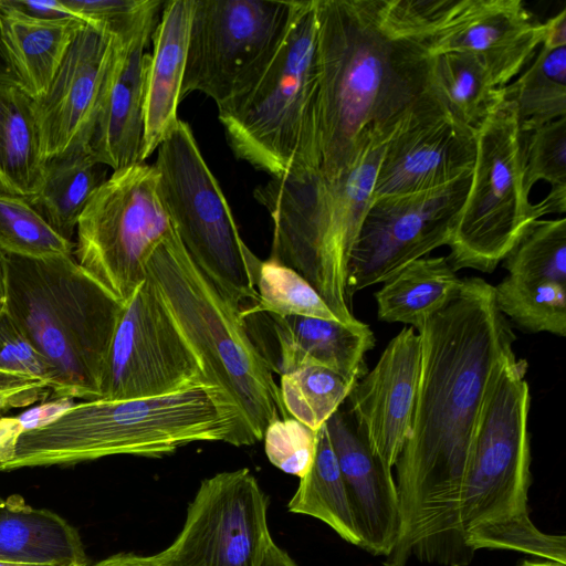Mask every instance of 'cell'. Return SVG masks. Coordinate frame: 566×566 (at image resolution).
<instances>
[{
  "label": "cell",
  "mask_w": 566,
  "mask_h": 566,
  "mask_svg": "<svg viewBox=\"0 0 566 566\" xmlns=\"http://www.w3.org/2000/svg\"><path fill=\"white\" fill-rule=\"evenodd\" d=\"M420 370L410 431L395 464L401 534L384 566L411 554L444 565L473 555L459 521L469 454L489 390L515 357V335L493 285L467 277L460 294L417 331Z\"/></svg>",
  "instance_id": "cell-1"
},
{
  "label": "cell",
  "mask_w": 566,
  "mask_h": 566,
  "mask_svg": "<svg viewBox=\"0 0 566 566\" xmlns=\"http://www.w3.org/2000/svg\"><path fill=\"white\" fill-rule=\"evenodd\" d=\"M315 15L318 172L332 179L405 125L447 107L431 83L427 44L387 30L379 0H315Z\"/></svg>",
  "instance_id": "cell-2"
},
{
  "label": "cell",
  "mask_w": 566,
  "mask_h": 566,
  "mask_svg": "<svg viewBox=\"0 0 566 566\" xmlns=\"http://www.w3.org/2000/svg\"><path fill=\"white\" fill-rule=\"evenodd\" d=\"M198 441L256 443L237 405L211 382L166 396L74 403L24 430L0 470L70 465L117 454L159 458Z\"/></svg>",
  "instance_id": "cell-3"
},
{
  "label": "cell",
  "mask_w": 566,
  "mask_h": 566,
  "mask_svg": "<svg viewBox=\"0 0 566 566\" xmlns=\"http://www.w3.org/2000/svg\"><path fill=\"white\" fill-rule=\"evenodd\" d=\"M4 311L50 365L57 399H101L104 367L124 304L70 255L2 253Z\"/></svg>",
  "instance_id": "cell-4"
},
{
  "label": "cell",
  "mask_w": 566,
  "mask_h": 566,
  "mask_svg": "<svg viewBox=\"0 0 566 566\" xmlns=\"http://www.w3.org/2000/svg\"><path fill=\"white\" fill-rule=\"evenodd\" d=\"M384 149L385 145L370 149L336 178L317 170L270 178L253 192L273 223L269 259L300 273L345 324L358 321L347 290L348 265Z\"/></svg>",
  "instance_id": "cell-5"
},
{
  "label": "cell",
  "mask_w": 566,
  "mask_h": 566,
  "mask_svg": "<svg viewBox=\"0 0 566 566\" xmlns=\"http://www.w3.org/2000/svg\"><path fill=\"white\" fill-rule=\"evenodd\" d=\"M146 272L208 380L233 400L256 442L271 422L291 417L241 310L198 268L175 230L155 249Z\"/></svg>",
  "instance_id": "cell-6"
},
{
  "label": "cell",
  "mask_w": 566,
  "mask_h": 566,
  "mask_svg": "<svg viewBox=\"0 0 566 566\" xmlns=\"http://www.w3.org/2000/svg\"><path fill=\"white\" fill-rule=\"evenodd\" d=\"M218 116L237 158L271 178L318 171L315 0H301L269 65Z\"/></svg>",
  "instance_id": "cell-7"
},
{
  "label": "cell",
  "mask_w": 566,
  "mask_h": 566,
  "mask_svg": "<svg viewBox=\"0 0 566 566\" xmlns=\"http://www.w3.org/2000/svg\"><path fill=\"white\" fill-rule=\"evenodd\" d=\"M154 166L160 197L187 253L235 307L243 311L253 305L261 260L241 238L186 122L179 119L159 145Z\"/></svg>",
  "instance_id": "cell-8"
},
{
  "label": "cell",
  "mask_w": 566,
  "mask_h": 566,
  "mask_svg": "<svg viewBox=\"0 0 566 566\" xmlns=\"http://www.w3.org/2000/svg\"><path fill=\"white\" fill-rule=\"evenodd\" d=\"M525 136L516 104L509 99L475 130L472 180L447 245L454 271L492 273L542 218L524 188Z\"/></svg>",
  "instance_id": "cell-9"
},
{
  "label": "cell",
  "mask_w": 566,
  "mask_h": 566,
  "mask_svg": "<svg viewBox=\"0 0 566 566\" xmlns=\"http://www.w3.org/2000/svg\"><path fill=\"white\" fill-rule=\"evenodd\" d=\"M526 370L524 359L515 356L507 360L484 401L460 495L464 539L481 527L530 518L531 392Z\"/></svg>",
  "instance_id": "cell-10"
},
{
  "label": "cell",
  "mask_w": 566,
  "mask_h": 566,
  "mask_svg": "<svg viewBox=\"0 0 566 566\" xmlns=\"http://www.w3.org/2000/svg\"><path fill=\"white\" fill-rule=\"evenodd\" d=\"M175 230L154 165L117 170L93 193L76 226L78 265L123 304L146 280L147 262Z\"/></svg>",
  "instance_id": "cell-11"
},
{
  "label": "cell",
  "mask_w": 566,
  "mask_h": 566,
  "mask_svg": "<svg viewBox=\"0 0 566 566\" xmlns=\"http://www.w3.org/2000/svg\"><path fill=\"white\" fill-rule=\"evenodd\" d=\"M301 0H193L181 98L200 92L221 107L261 75Z\"/></svg>",
  "instance_id": "cell-12"
},
{
  "label": "cell",
  "mask_w": 566,
  "mask_h": 566,
  "mask_svg": "<svg viewBox=\"0 0 566 566\" xmlns=\"http://www.w3.org/2000/svg\"><path fill=\"white\" fill-rule=\"evenodd\" d=\"M202 382H210L203 364L147 276L118 317L101 399L166 396Z\"/></svg>",
  "instance_id": "cell-13"
},
{
  "label": "cell",
  "mask_w": 566,
  "mask_h": 566,
  "mask_svg": "<svg viewBox=\"0 0 566 566\" xmlns=\"http://www.w3.org/2000/svg\"><path fill=\"white\" fill-rule=\"evenodd\" d=\"M268 502L247 468L207 478L178 536L153 557L163 566H260L273 541Z\"/></svg>",
  "instance_id": "cell-14"
},
{
  "label": "cell",
  "mask_w": 566,
  "mask_h": 566,
  "mask_svg": "<svg viewBox=\"0 0 566 566\" xmlns=\"http://www.w3.org/2000/svg\"><path fill=\"white\" fill-rule=\"evenodd\" d=\"M471 180L472 171L432 190L374 198L349 260V297L448 245Z\"/></svg>",
  "instance_id": "cell-15"
},
{
  "label": "cell",
  "mask_w": 566,
  "mask_h": 566,
  "mask_svg": "<svg viewBox=\"0 0 566 566\" xmlns=\"http://www.w3.org/2000/svg\"><path fill=\"white\" fill-rule=\"evenodd\" d=\"M116 43L104 27L85 22L48 90L35 99L44 160L91 143Z\"/></svg>",
  "instance_id": "cell-16"
},
{
  "label": "cell",
  "mask_w": 566,
  "mask_h": 566,
  "mask_svg": "<svg viewBox=\"0 0 566 566\" xmlns=\"http://www.w3.org/2000/svg\"><path fill=\"white\" fill-rule=\"evenodd\" d=\"M545 34L521 0H457L430 35L431 56L468 53L478 57L494 84L504 88L531 63Z\"/></svg>",
  "instance_id": "cell-17"
},
{
  "label": "cell",
  "mask_w": 566,
  "mask_h": 566,
  "mask_svg": "<svg viewBox=\"0 0 566 566\" xmlns=\"http://www.w3.org/2000/svg\"><path fill=\"white\" fill-rule=\"evenodd\" d=\"M475 130L447 109L426 114L400 128L385 145L373 199L443 187L471 172Z\"/></svg>",
  "instance_id": "cell-18"
},
{
  "label": "cell",
  "mask_w": 566,
  "mask_h": 566,
  "mask_svg": "<svg viewBox=\"0 0 566 566\" xmlns=\"http://www.w3.org/2000/svg\"><path fill=\"white\" fill-rule=\"evenodd\" d=\"M420 357L419 334L402 328L348 395L356 432L390 471L410 431Z\"/></svg>",
  "instance_id": "cell-19"
},
{
  "label": "cell",
  "mask_w": 566,
  "mask_h": 566,
  "mask_svg": "<svg viewBox=\"0 0 566 566\" xmlns=\"http://www.w3.org/2000/svg\"><path fill=\"white\" fill-rule=\"evenodd\" d=\"M243 324L272 373L280 376L306 366L327 368L350 381L366 373V354L375 346L370 327L313 317H281L241 312Z\"/></svg>",
  "instance_id": "cell-20"
},
{
  "label": "cell",
  "mask_w": 566,
  "mask_h": 566,
  "mask_svg": "<svg viewBox=\"0 0 566 566\" xmlns=\"http://www.w3.org/2000/svg\"><path fill=\"white\" fill-rule=\"evenodd\" d=\"M352 506L360 547L387 557L401 534L396 482L390 470L337 410L325 422Z\"/></svg>",
  "instance_id": "cell-21"
},
{
  "label": "cell",
  "mask_w": 566,
  "mask_h": 566,
  "mask_svg": "<svg viewBox=\"0 0 566 566\" xmlns=\"http://www.w3.org/2000/svg\"><path fill=\"white\" fill-rule=\"evenodd\" d=\"M151 35L118 39L90 146L113 171L140 163L144 82Z\"/></svg>",
  "instance_id": "cell-22"
},
{
  "label": "cell",
  "mask_w": 566,
  "mask_h": 566,
  "mask_svg": "<svg viewBox=\"0 0 566 566\" xmlns=\"http://www.w3.org/2000/svg\"><path fill=\"white\" fill-rule=\"evenodd\" d=\"M193 0L164 2L151 35L144 82V135L140 163L145 161L177 125Z\"/></svg>",
  "instance_id": "cell-23"
},
{
  "label": "cell",
  "mask_w": 566,
  "mask_h": 566,
  "mask_svg": "<svg viewBox=\"0 0 566 566\" xmlns=\"http://www.w3.org/2000/svg\"><path fill=\"white\" fill-rule=\"evenodd\" d=\"M0 562L87 564L77 531L56 513L32 507L20 495L0 497Z\"/></svg>",
  "instance_id": "cell-24"
},
{
  "label": "cell",
  "mask_w": 566,
  "mask_h": 566,
  "mask_svg": "<svg viewBox=\"0 0 566 566\" xmlns=\"http://www.w3.org/2000/svg\"><path fill=\"white\" fill-rule=\"evenodd\" d=\"M3 39L20 86L34 99L48 90L76 33L77 18L40 19L0 0Z\"/></svg>",
  "instance_id": "cell-25"
},
{
  "label": "cell",
  "mask_w": 566,
  "mask_h": 566,
  "mask_svg": "<svg viewBox=\"0 0 566 566\" xmlns=\"http://www.w3.org/2000/svg\"><path fill=\"white\" fill-rule=\"evenodd\" d=\"M107 168L90 144L74 145L44 160L41 187L29 202L57 234L72 241L83 210L107 179Z\"/></svg>",
  "instance_id": "cell-26"
},
{
  "label": "cell",
  "mask_w": 566,
  "mask_h": 566,
  "mask_svg": "<svg viewBox=\"0 0 566 566\" xmlns=\"http://www.w3.org/2000/svg\"><path fill=\"white\" fill-rule=\"evenodd\" d=\"M463 279L447 256L418 259L382 283L375 292L377 315L387 323H402L419 331L432 315L461 292Z\"/></svg>",
  "instance_id": "cell-27"
},
{
  "label": "cell",
  "mask_w": 566,
  "mask_h": 566,
  "mask_svg": "<svg viewBox=\"0 0 566 566\" xmlns=\"http://www.w3.org/2000/svg\"><path fill=\"white\" fill-rule=\"evenodd\" d=\"M43 168L35 99L19 85L0 83V192L32 199Z\"/></svg>",
  "instance_id": "cell-28"
},
{
  "label": "cell",
  "mask_w": 566,
  "mask_h": 566,
  "mask_svg": "<svg viewBox=\"0 0 566 566\" xmlns=\"http://www.w3.org/2000/svg\"><path fill=\"white\" fill-rule=\"evenodd\" d=\"M291 513L308 515L327 524L343 539L360 547L344 479L326 426L318 430L317 448L308 472L287 504Z\"/></svg>",
  "instance_id": "cell-29"
},
{
  "label": "cell",
  "mask_w": 566,
  "mask_h": 566,
  "mask_svg": "<svg viewBox=\"0 0 566 566\" xmlns=\"http://www.w3.org/2000/svg\"><path fill=\"white\" fill-rule=\"evenodd\" d=\"M431 83L448 112L460 123L476 130L505 101L483 63L468 53L432 56Z\"/></svg>",
  "instance_id": "cell-30"
},
{
  "label": "cell",
  "mask_w": 566,
  "mask_h": 566,
  "mask_svg": "<svg viewBox=\"0 0 566 566\" xmlns=\"http://www.w3.org/2000/svg\"><path fill=\"white\" fill-rule=\"evenodd\" d=\"M504 96L516 104L524 134L566 116V46L541 45Z\"/></svg>",
  "instance_id": "cell-31"
},
{
  "label": "cell",
  "mask_w": 566,
  "mask_h": 566,
  "mask_svg": "<svg viewBox=\"0 0 566 566\" xmlns=\"http://www.w3.org/2000/svg\"><path fill=\"white\" fill-rule=\"evenodd\" d=\"M493 290L499 311L517 328L566 335V284L505 276Z\"/></svg>",
  "instance_id": "cell-32"
},
{
  "label": "cell",
  "mask_w": 566,
  "mask_h": 566,
  "mask_svg": "<svg viewBox=\"0 0 566 566\" xmlns=\"http://www.w3.org/2000/svg\"><path fill=\"white\" fill-rule=\"evenodd\" d=\"M356 382L327 368L306 366L281 376V399L291 417L318 431L348 398Z\"/></svg>",
  "instance_id": "cell-33"
},
{
  "label": "cell",
  "mask_w": 566,
  "mask_h": 566,
  "mask_svg": "<svg viewBox=\"0 0 566 566\" xmlns=\"http://www.w3.org/2000/svg\"><path fill=\"white\" fill-rule=\"evenodd\" d=\"M258 301L241 312H266L281 317L302 316L338 321L313 285L295 270L268 259L255 279Z\"/></svg>",
  "instance_id": "cell-34"
},
{
  "label": "cell",
  "mask_w": 566,
  "mask_h": 566,
  "mask_svg": "<svg viewBox=\"0 0 566 566\" xmlns=\"http://www.w3.org/2000/svg\"><path fill=\"white\" fill-rule=\"evenodd\" d=\"M511 279L566 284V218L538 219L503 259Z\"/></svg>",
  "instance_id": "cell-35"
},
{
  "label": "cell",
  "mask_w": 566,
  "mask_h": 566,
  "mask_svg": "<svg viewBox=\"0 0 566 566\" xmlns=\"http://www.w3.org/2000/svg\"><path fill=\"white\" fill-rule=\"evenodd\" d=\"M524 188L544 180L548 195L537 205L542 216L566 211V116L543 125L525 136Z\"/></svg>",
  "instance_id": "cell-36"
},
{
  "label": "cell",
  "mask_w": 566,
  "mask_h": 566,
  "mask_svg": "<svg viewBox=\"0 0 566 566\" xmlns=\"http://www.w3.org/2000/svg\"><path fill=\"white\" fill-rule=\"evenodd\" d=\"M74 242L57 234L28 199L0 192V251L27 258L70 255Z\"/></svg>",
  "instance_id": "cell-37"
},
{
  "label": "cell",
  "mask_w": 566,
  "mask_h": 566,
  "mask_svg": "<svg viewBox=\"0 0 566 566\" xmlns=\"http://www.w3.org/2000/svg\"><path fill=\"white\" fill-rule=\"evenodd\" d=\"M465 544L472 552L512 549L566 565V537L541 532L530 518L479 528L467 536Z\"/></svg>",
  "instance_id": "cell-38"
},
{
  "label": "cell",
  "mask_w": 566,
  "mask_h": 566,
  "mask_svg": "<svg viewBox=\"0 0 566 566\" xmlns=\"http://www.w3.org/2000/svg\"><path fill=\"white\" fill-rule=\"evenodd\" d=\"M263 440L269 461L281 471L301 479L313 464L318 431L287 417L271 422Z\"/></svg>",
  "instance_id": "cell-39"
},
{
  "label": "cell",
  "mask_w": 566,
  "mask_h": 566,
  "mask_svg": "<svg viewBox=\"0 0 566 566\" xmlns=\"http://www.w3.org/2000/svg\"><path fill=\"white\" fill-rule=\"evenodd\" d=\"M0 377L42 382L51 390L54 376L45 358L3 310L0 313Z\"/></svg>",
  "instance_id": "cell-40"
},
{
  "label": "cell",
  "mask_w": 566,
  "mask_h": 566,
  "mask_svg": "<svg viewBox=\"0 0 566 566\" xmlns=\"http://www.w3.org/2000/svg\"><path fill=\"white\" fill-rule=\"evenodd\" d=\"M50 396L52 390L45 384L0 377V415L10 409L42 402Z\"/></svg>",
  "instance_id": "cell-41"
},
{
  "label": "cell",
  "mask_w": 566,
  "mask_h": 566,
  "mask_svg": "<svg viewBox=\"0 0 566 566\" xmlns=\"http://www.w3.org/2000/svg\"><path fill=\"white\" fill-rule=\"evenodd\" d=\"M12 8L34 18H77L63 0H4ZM78 19V18H77ZM81 20V19H80Z\"/></svg>",
  "instance_id": "cell-42"
},
{
  "label": "cell",
  "mask_w": 566,
  "mask_h": 566,
  "mask_svg": "<svg viewBox=\"0 0 566 566\" xmlns=\"http://www.w3.org/2000/svg\"><path fill=\"white\" fill-rule=\"evenodd\" d=\"M23 431L24 424L20 418H0V467L12 458L18 439Z\"/></svg>",
  "instance_id": "cell-43"
},
{
  "label": "cell",
  "mask_w": 566,
  "mask_h": 566,
  "mask_svg": "<svg viewBox=\"0 0 566 566\" xmlns=\"http://www.w3.org/2000/svg\"><path fill=\"white\" fill-rule=\"evenodd\" d=\"M545 34L542 45L549 48L566 46V9H563L545 23Z\"/></svg>",
  "instance_id": "cell-44"
},
{
  "label": "cell",
  "mask_w": 566,
  "mask_h": 566,
  "mask_svg": "<svg viewBox=\"0 0 566 566\" xmlns=\"http://www.w3.org/2000/svg\"><path fill=\"white\" fill-rule=\"evenodd\" d=\"M94 566H163L153 556H140L135 554H116L109 556Z\"/></svg>",
  "instance_id": "cell-45"
},
{
  "label": "cell",
  "mask_w": 566,
  "mask_h": 566,
  "mask_svg": "<svg viewBox=\"0 0 566 566\" xmlns=\"http://www.w3.org/2000/svg\"><path fill=\"white\" fill-rule=\"evenodd\" d=\"M0 83L19 85L4 39L0 21Z\"/></svg>",
  "instance_id": "cell-46"
},
{
  "label": "cell",
  "mask_w": 566,
  "mask_h": 566,
  "mask_svg": "<svg viewBox=\"0 0 566 566\" xmlns=\"http://www.w3.org/2000/svg\"><path fill=\"white\" fill-rule=\"evenodd\" d=\"M260 566H297L291 556L273 541L269 544Z\"/></svg>",
  "instance_id": "cell-47"
},
{
  "label": "cell",
  "mask_w": 566,
  "mask_h": 566,
  "mask_svg": "<svg viewBox=\"0 0 566 566\" xmlns=\"http://www.w3.org/2000/svg\"><path fill=\"white\" fill-rule=\"evenodd\" d=\"M6 305V274H4V264H3V255L0 251V313L4 310Z\"/></svg>",
  "instance_id": "cell-48"
},
{
  "label": "cell",
  "mask_w": 566,
  "mask_h": 566,
  "mask_svg": "<svg viewBox=\"0 0 566 566\" xmlns=\"http://www.w3.org/2000/svg\"><path fill=\"white\" fill-rule=\"evenodd\" d=\"M521 566H566V565L557 563V562H553V560H547V562H542V563L525 560Z\"/></svg>",
  "instance_id": "cell-49"
},
{
  "label": "cell",
  "mask_w": 566,
  "mask_h": 566,
  "mask_svg": "<svg viewBox=\"0 0 566 566\" xmlns=\"http://www.w3.org/2000/svg\"><path fill=\"white\" fill-rule=\"evenodd\" d=\"M0 566H41V565H30V564L0 562Z\"/></svg>",
  "instance_id": "cell-50"
},
{
  "label": "cell",
  "mask_w": 566,
  "mask_h": 566,
  "mask_svg": "<svg viewBox=\"0 0 566 566\" xmlns=\"http://www.w3.org/2000/svg\"><path fill=\"white\" fill-rule=\"evenodd\" d=\"M72 566H78V565H72Z\"/></svg>",
  "instance_id": "cell-51"
}]
</instances>
